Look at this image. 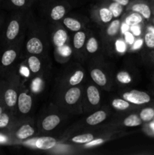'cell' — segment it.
<instances>
[{
  "instance_id": "cell-20",
  "label": "cell",
  "mask_w": 154,
  "mask_h": 155,
  "mask_svg": "<svg viewBox=\"0 0 154 155\" xmlns=\"http://www.w3.org/2000/svg\"><path fill=\"white\" fill-rule=\"evenodd\" d=\"M98 13L100 21L104 24H109L114 18L111 11L107 6H101L98 8Z\"/></svg>"
},
{
  "instance_id": "cell-26",
  "label": "cell",
  "mask_w": 154,
  "mask_h": 155,
  "mask_svg": "<svg viewBox=\"0 0 154 155\" xmlns=\"http://www.w3.org/2000/svg\"><path fill=\"white\" fill-rule=\"evenodd\" d=\"M95 139V136L91 133H84V134H80L78 136H75L70 139V142L75 144H85L88 143L91 141Z\"/></svg>"
},
{
  "instance_id": "cell-11",
  "label": "cell",
  "mask_w": 154,
  "mask_h": 155,
  "mask_svg": "<svg viewBox=\"0 0 154 155\" xmlns=\"http://www.w3.org/2000/svg\"><path fill=\"white\" fill-rule=\"evenodd\" d=\"M68 39V34L66 30L62 27H57L52 35V42L57 48L64 46Z\"/></svg>"
},
{
  "instance_id": "cell-41",
  "label": "cell",
  "mask_w": 154,
  "mask_h": 155,
  "mask_svg": "<svg viewBox=\"0 0 154 155\" xmlns=\"http://www.w3.org/2000/svg\"><path fill=\"white\" fill-rule=\"evenodd\" d=\"M2 112H3L2 107L1 106H0V116H1V115H2Z\"/></svg>"
},
{
  "instance_id": "cell-44",
  "label": "cell",
  "mask_w": 154,
  "mask_h": 155,
  "mask_svg": "<svg viewBox=\"0 0 154 155\" xmlns=\"http://www.w3.org/2000/svg\"><path fill=\"white\" fill-rule=\"evenodd\" d=\"M149 1H150V2H154V0H149Z\"/></svg>"
},
{
  "instance_id": "cell-43",
  "label": "cell",
  "mask_w": 154,
  "mask_h": 155,
  "mask_svg": "<svg viewBox=\"0 0 154 155\" xmlns=\"http://www.w3.org/2000/svg\"><path fill=\"white\" fill-rule=\"evenodd\" d=\"M152 59H153V61H154V54H153V55H152Z\"/></svg>"
},
{
  "instance_id": "cell-38",
  "label": "cell",
  "mask_w": 154,
  "mask_h": 155,
  "mask_svg": "<svg viewBox=\"0 0 154 155\" xmlns=\"http://www.w3.org/2000/svg\"><path fill=\"white\" fill-rule=\"evenodd\" d=\"M131 30L133 34L136 35V36H139V35L140 34V29L138 26L133 25V26H131Z\"/></svg>"
},
{
  "instance_id": "cell-10",
  "label": "cell",
  "mask_w": 154,
  "mask_h": 155,
  "mask_svg": "<svg viewBox=\"0 0 154 155\" xmlns=\"http://www.w3.org/2000/svg\"><path fill=\"white\" fill-rule=\"evenodd\" d=\"M86 100L92 107H96L101 102V93L96 86L89 85L86 88Z\"/></svg>"
},
{
  "instance_id": "cell-13",
  "label": "cell",
  "mask_w": 154,
  "mask_h": 155,
  "mask_svg": "<svg viewBox=\"0 0 154 155\" xmlns=\"http://www.w3.org/2000/svg\"><path fill=\"white\" fill-rule=\"evenodd\" d=\"M57 144V141L54 138L50 136L39 137L35 142V146L39 150H49L54 148Z\"/></svg>"
},
{
  "instance_id": "cell-27",
  "label": "cell",
  "mask_w": 154,
  "mask_h": 155,
  "mask_svg": "<svg viewBox=\"0 0 154 155\" xmlns=\"http://www.w3.org/2000/svg\"><path fill=\"white\" fill-rule=\"evenodd\" d=\"M143 18L140 14L137 13V12H131V13L125 18V23L128 24V26L137 25V24L143 22Z\"/></svg>"
},
{
  "instance_id": "cell-1",
  "label": "cell",
  "mask_w": 154,
  "mask_h": 155,
  "mask_svg": "<svg viewBox=\"0 0 154 155\" xmlns=\"http://www.w3.org/2000/svg\"><path fill=\"white\" fill-rule=\"evenodd\" d=\"M122 98L126 100L134 105H142L150 102L151 97L148 93L142 91L132 89L124 92L122 95Z\"/></svg>"
},
{
  "instance_id": "cell-6",
  "label": "cell",
  "mask_w": 154,
  "mask_h": 155,
  "mask_svg": "<svg viewBox=\"0 0 154 155\" xmlns=\"http://www.w3.org/2000/svg\"><path fill=\"white\" fill-rule=\"evenodd\" d=\"M26 50L30 54L39 55L44 51V44L39 38L33 36L27 39L26 43Z\"/></svg>"
},
{
  "instance_id": "cell-28",
  "label": "cell",
  "mask_w": 154,
  "mask_h": 155,
  "mask_svg": "<svg viewBox=\"0 0 154 155\" xmlns=\"http://www.w3.org/2000/svg\"><path fill=\"white\" fill-rule=\"evenodd\" d=\"M116 80L122 84H130L133 81L132 76L128 71H119L116 74Z\"/></svg>"
},
{
  "instance_id": "cell-34",
  "label": "cell",
  "mask_w": 154,
  "mask_h": 155,
  "mask_svg": "<svg viewBox=\"0 0 154 155\" xmlns=\"http://www.w3.org/2000/svg\"><path fill=\"white\" fill-rule=\"evenodd\" d=\"M125 42L128 43L129 45H132L134 42V37L132 33L129 31H126L125 33Z\"/></svg>"
},
{
  "instance_id": "cell-22",
  "label": "cell",
  "mask_w": 154,
  "mask_h": 155,
  "mask_svg": "<svg viewBox=\"0 0 154 155\" xmlns=\"http://www.w3.org/2000/svg\"><path fill=\"white\" fill-rule=\"evenodd\" d=\"M85 77V72L82 70H76L68 78V85L70 86H75L82 83Z\"/></svg>"
},
{
  "instance_id": "cell-16",
  "label": "cell",
  "mask_w": 154,
  "mask_h": 155,
  "mask_svg": "<svg viewBox=\"0 0 154 155\" xmlns=\"http://www.w3.org/2000/svg\"><path fill=\"white\" fill-rule=\"evenodd\" d=\"M87 34L83 30H79L74 33L72 38V46L75 51H79L85 45Z\"/></svg>"
},
{
  "instance_id": "cell-31",
  "label": "cell",
  "mask_w": 154,
  "mask_h": 155,
  "mask_svg": "<svg viewBox=\"0 0 154 155\" xmlns=\"http://www.w3.org/2000/svg\"><path fill=\"white\" fill-rule=\"evenodd\" d=\"M144 43L147 48H154V34L150 31H148L144 35Z\"/></svg>"
},
{
  "instance_id": "cell-15",
  "label": "cell",
  "mask_w": 154,
  "mask_h": 155,
  "mask_svg": "<svg viewBox=\"0 0 154 155\" xmlns=\"http://www.w3.org/2000/svg\"><path fill=\"white\" fill-rule=\"evenodd\" d=\"M66 12H67V8H66V5L58 3L51 8L50 17H51V20L54 21H60L64 18Z\"/></svg>"
},
{
  "instance_id": "cell-4",
  "label": "cell",
  "mask_w": 154,
  "mask_h": 155,
  "mask_svg": "<svg viewBox=\"0 0 154 155\" xmlns=\"http://www.w3.org/2000/svg\"><path fill=\"white\" fill-rule=\"evenodd\" d=\"M18 108L21 114H27L31 110L33 107V98L27 92H22L18 95Z\"/></svg>"
},
{
  "instance_id": "cell-5",
  "label": "cell",
  "mask_w": 154,
  "mask_h": 155,
  "mask_svg": "<svg viewBox=\"0 0 154 155\" xmlns=\"http://www.w3.org/2000/svg\"><path fill=\"white\" fill-rule=\"evenodd\" d=\"M82 96V89L78 86H71L65 92L63 95L64 102L69 106H73L80 101Z\"/></svg>"
},
{
  "instance_id": "cell-21",
  "label": "cell",
  "mask_w": 154,
  "mask_h": 155,
  "mask_svg": "<svg viewBox=\"0 0 154 155\" xmlns=\"http://www.w3.org/2000/svg\"><path fill=\"white\" fill-rule=\"evenodd\" d=\"M17 57H18V51L15 49L10 48V49L6 50L2 56V64L5 67L10 66L16 60Z\"/></svg>"
},
{
  "instance_id": "cell-37",
  "label": "cell",
  "mask_w": 154,
  "mask_h": 155,
  "mask_svg": "<svg viewBox=\"0 0 154 155\" xmlns=\"http://www.w3.org/2000/svg\"><path fill=\"white\" fill-rule=\"evenodd\" d=\"M112 2H114L118 3V4L124 6V7H126L131 2V0H110Z\"/></svg>"
},
{
  "instance_id": "cell-18",
  "label": "cell",
  "mask_w": 154,
  "mask_h": 155,
  "mask_svg": "<svg viewBox=\"0 0 154 155\" xmlns=\"http://www.w3.org/2000/svg\"><path fill=\"white\" fill-rule=\"evenodd\" d=\"M62 24L70 31L77 32L82 30V24L79 20L71 17H66L62 19Z\"/></svg>"
},
{
  "instance_id": "cell-19",
  "label": "cell",
  "mask_w": 154,
  "mask_h": 155,
  "mask_svg": "<svg viewBox=\"0 0 154 155\" xmlns=\"http://www.w3.org/2000/svg\"><path fill=\"white\" fill-rule=\"evenodd\" d=\"M18 92L15 90L13 88H9L7 90L5 91L4 95V99L6 105L8 107H14L18 102Z\"/></svg>"
},
{
  "instance_id": "cell-45",
  "label": "cell",
  "mask_w": 154,
  "mask_h": 155,
  "mask_svg": "<svg viewBox=\"0 0 154 155\" xmlns=\"http://www.w3.org/2000/svg\"><path fill=\"white\" fill-rule=\"evenodd\" d=\"M152 23H153V24H154V18H153V20H152Z\"/></svg>"
},
{
  "instance_id": "cell-40",
  "label": "cell",
  "mask_w": 154,
  "mask_h": 155,
  "mask_svg": "<svg viewBox=\"0 0 154 155\" xmlns=\"http://www.w3.org/2000/svg\"><path fill=\"white\" fill-rule=\"evenodd\" d=\"M148 30L150 32H152V33L154 34V27H148Z\"/></svg>"
},
{
  "instance_id": "cell-9",
  "label": "cell",
  "mask_w": 154,
  "mask_h": 155,
  "mask_svg": "<svg viewBox=\"0 0 154 155\" xmlns=\"http://www.w3.org/2000/svg\"><path fill=\"white\" fill-rule=\"evenodd\" d=\"M61 121V117L56 114H51L43 118L41 123V127L44 131H51L54 130Z\"/></svg>"
},
{
  "instance_id": "cell-8",
  "label": "cell",
  "mask_w": 154,
  "mask_h": 155,
  "mask_svg": "<svg viewBox=\"0 0 154 155\" xmlns=\"http://www.w3.org/2000/svg\"><path fill=\"white\" fill-rule=\"evenodd\" d=\"M90 76L91 80H93V82L97 86L105 88L108 85L109 81L107 75L101 68H92L90 71Z\"/></svg>"
},
{
  "instance_id": "cell-2",
  "label": "cell",
  "mask_w": 154,
  "mask_h": 155,
  "mask_svg": "<svg viewBox=\"0 0 154 155\" xmlns=\"http://www.w3.org/2000/svg\"><path fill=\"white\" fill-rule=\"evenodd\" d=\"M122 29V22L118 18H115L110 21L104 31V38L107 41L115 40L119 36Z\"/></svg>"
},
{
  "instance_id": "cell-32",
  "label": "cell",
  "mask_w": 154,
  "mask_h": 155,
  "mask_svg": "<svg viewBox=\"0 0 154 155\" xmlns=\"http://www.w3.org/2000/svg\"><path fill=\"white\" fill-rule=\"evenodd\" d=\"M11 2L18 8H23L28 6L31 3L32 0H10Z\"/></svg>"
},
{
  "instance_id": "cell-39",
  "label": "cell",
  "mask_w": 154,
  "mask_h": 155,
  "mask_svg": "<svg viewBox=\"0 0 154 155\" xmlns=\"http://www.w3.org/2000/svg\"><path fill=\"white\" fill-rule=\"evenodd\" d=\"M134 48H140V47L142 45V44H143V40H142V39H138V40L136 41V42H134Z\"/></svg>"
},
{
  "instance_id": "cell-24",
  "label": "cell",
  "mask_w": 154,
  "mask_h": 155,
  "mask_svg": "<svg viewBox=\"0 0 154 155\" xmlns=\"http://www.w3.org/2000/svg\"><path fill=\"white\" fill-rule=\"evenodd\" d=\"M142 122L143 121L140 119L139 115L132 114L125 117V119L123 120V125L127 127H135L141 125Z\"/></svg>"
},
{
  "instance_id": "cell-12",
  "label": "cell",
  "mask_w": 154,
  "mask_h": 155,
  "mask_svg": "<svg viewBox=\"0 0 154 155\" xmlns=\"http://www.w3.org/2000/svg\"><path fill=\"white\" fill-rule=\"evenodd\" d=\"M20 31H21V22L18 19L11 20L6 30V38L9 41L14 40L19 35Z\"/></svg>"
},
{
  "instance_id": "cell-42",
  "label": "cell",
  "mask_w": 154,
  "mask_h": 155,
  "mask_svg": "<svg viewBox=\"0 0 154 155\" xmlns=\"http://www.w3.org/2000/svg\"><path fill=\"white\" fill-rule=\"evenodd\" d=\"M152 127L154 129V124H152Z\"/></svg>"
},
{
  "instance_id": "cell-3",
  "label": "cell",
  "mask_w": 154,
  "mask_h": 155,
  "mask_svg": "<svg viewBox=\"0 0 154 155\" xmlns=\"http://www.w3.org/2000/svg\"><path fill=\"white\" fill-rule=\"evenodd\" d=\"M129 9L131 12H137L140 14L144 19H150L152 16V9L150 6L143 0H134L133 2H130Z\"/></svg>"
},
{
  "instance_id": "cell-17",
  "label": "cell",
  "mask_w": 154,
  "mask_h": 155,
  "mask_svg": "<svg viewBox=\"0 0 154 155\" xmlns=\"http://www.w3.org/2000/svg\"><path fill=\"white\" fill-rule=\"evenodd\" d=\"M27 64L30 71L33 74H39L42 70V61L36 54H30L27 58Z\"/></svg>"
},
{
  "instance_id": "cell-30",
  "label": "cell",
  "mask_w": 154,
  "mask_h": 155,
  "mask_svg": "<svg viewBox=\"0 0 154 155\" xmlns=\"http://www.w3.org/2000/svg\"><path fill=\"white\" fill-rule=\"evenodd\" d=\"M109 9L111 11L112 14L113 15L114 18H118L121 16L124 11V6L118 4V3L112 2L109 4L108 5Z\"/></svg>"
},
{
  "instance_id": "cell-33",
  "label": "cell",
  "mask_w": 154,
  "mask_h": 155,
  "mask_svg": "<svg viewBox=\"0 0 154 155\" xmlns=\"http://www.w3.org/2000/svg\"><path fill=\"white\" fill-rule=\"evenodd\" d=\"M10 121V118L9 116L6 113L2 112V115L0 116V128H4V127H7Z\"/></svg>"
},
{
  "instance_id": "cell-29",
  "label": "cell",
  "mask_w": 154,
  "mask_h": 155,
  "mask_svg": "<svg viewBox=\"0 0 154 155\" xmlns=\"http://www.w3.org/2000/svg\"><path fill=\"white\" fill-rule=\"evenodd\" d=\"M139 116L143 122H149L154 119V108L149 107H144L140 110Z\"/></svg>"
},
{
  "instance_id": "cell-35",
  "label": "cell",
  "mask_w": 154,
  "mask_h": 155,
  "mask_svg": "<svg viewBox=\"0 0 154 155\" xmlns=\"http://www.w3.org/2000/svg\"><path fill=\"white\" fill-rule=\"evenodd\" d=\"M104 142V140L103 139H94L93 140L91 141L90 142L85 144V145L88 147L96 146V145H101V144H102Z\"/></svg>"
},
{
  "instance_id": "cell-14",
  "label": "cell",
  "mask_w": 154,
  "mask_h": 155,
  "mask_svg": "<svg viewBox=\"0 0 154 155\" xmlns=\"http://www.w3.org/2000/svg\"><path fill=\"white\" fill-rule=\"evenodd\" d=\"M107 112L104 110H99L89 115L85 120L88 126H96L104 122L107 117Z\"/></svg>"
},
{
  "instance_id": "cell-36",
  "label": "cell",
  "mask_w": 154,
  "mask_h": 155,
  "mask_svg": "<svg viewBox=\"0 0 154 155\" xmlns=\"http://www.w3.org/2000/svg\"><path fill=\"white\" fill-rule=\"evenodd\" d=\"M116 48H117V50L119 51H120V52H123V51H125V44L124 42H122V41L121 40L117 41V42H116Z\"/></svg>"
},
{
  "instance_id": "cell-7",
  "label": "cell",
  "mask_w": 154,
  "mask_h": 155,
  "mask_svg": "<svg viewBox=\"0 0 154 155\" xmlns=\"http://www.w3.org/2000/svg\"><path fill=\"white\" fill-rule=\"evenodd\" d=\"M36 133V130L30 123H24L16 130L14 133L15 137L20 140L30 139Z\"/></svg>"
},
{
  "instance_id": "cell-25",
  "label": "cell",
  "mask_w": 154,
  "mask_h": 155,
  "mask_svg": "<svg viewBox=\"0 0 154 155\" xmlns=\"http://www.w3.org/2000/svg\"><path fill=\"white\" fill-rule=\"evenodd\" d=\"M85 49L88 54H95L98 51L99 48V43L98 41L95 36H91L86 40Z\"/></svg>"
},
{
  "instance_id": "cell-23",
  "label": "cell",
  "mask_w": 154,
  "mask_h": 155,
  "mask_svg": "<svg viewBox=\"0 0 154 155\" xmlns=\"http://www.w3.org/2000/svg\"><path fill=\"white\" fill-rule=\"evenodd\" d=\"M111 104L113 108L117 110H120V111L127 110L132 107V104H131L122 98H114V99L112 100Z\"/></svg>"
}]
</instances>
